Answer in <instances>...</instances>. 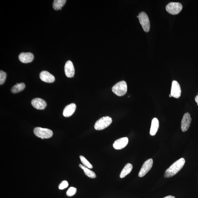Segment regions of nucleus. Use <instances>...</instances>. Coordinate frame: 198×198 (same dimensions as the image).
<instances>
[{
  "label": "nucleus",
  "instance_id": "obj_5",
  "mask_svg": "<svg viewBox=\"0 0 198 198\" xmlns=\"http://www.w3.org/2000/svg\"><path fill=\"white\" fill-rule=\"evenodd\" d=\"M137 17L144 30L145 32H148L150 29V22L147 14L142 12L139 14Z\"/></svg>",
  "mask_w": 198,
  "mask_h": 198
},
{
  "label": "nucleus",
  "instance_id": "obj_27",
  "mask_svg": "<svg viewBox=\"0 0 198 198\" xmlns=\"http://www.w3.org/2000/svg\"><path fill=\"white\" fill-rule=\"evenodd\" d=\"M169 97H171L172 96L171 95V94L169 95Z\"/></svg>",
  "mask_w": 198,
  "mask_h": 198
},
{
  "label": "nucleus",
  "instance_id": "obj_19",
  "mask_svg": "<svg viewBox=\"0 0 198 198\" xmlns=\"http://www.w3.org/2000/svg\"><path fill=\"white\" fill-rule=\"evenodd\" d=\"M26 87V85L24 83H17L12 87L11 92L12 93H17L22 91Z\"/></svg>",
  "mask_w": 198,
  "mask_h": 198
},
{
  "label": "nucleus",
  "instance_id": "obj_14",
  "mask_svg": "<svg viewBox=\"0 0 198 198\" xmlns=\"http://www.w3.org/2000/svg\"><path fill=\"white\" fill-rule=\"evenodd\" d=\"M19 59L23 63L31 62L34 59V56L31 52H22L18 56Z\"/></svg>",
  "mask_w": 198,
  "mask_h": 198
},
{
  "label": "nucleus",
  "instance_id": "obj_20",
  "mask_svg": "<svg viewBox=\"0 0 198 198\" xmlns=\"http://www.w3.org/2000/svg\"><path fill=\"white\" fill-rule=\"evenodd\" d=\"M66 2V0H55L53 3L54 9L56 10L62 9Z\"/></svg>",
  "mask_w": 198,
  "mask_h": 198
},
{
  "label": "nucleus",
  "instance_id": "obj_26",
  "mask_svg": "<svg viewBox=\"0 0 198 198\" xmlns=\"http://www.w3.org/2000/svg\"><path fill=\"white\" fill-rule=\"evenodd\" d=\"M163 198H176L174 196H167L164 197Z\"/></svg>",
  "mask_w": 198,
  "mask_h": 198
},
{
  "label": "nucleus",
  "instance_id": "obj_13",
  "mask_svg": "<svg viewBox=\"0 0 198 198\" xmlns=\"http://www.w3.org/2000/svg\"><path fill=\"white\" fill-rule=\"evenodd\" d=\"M40 78L42 81L46 83H53L55 78L53 75L47 71H43L40 74Z\"/></svg>",
  "mask_w": 198,
  "mask_h": 198
},
{
  "label": "nucleus",
  "instance_id": "obj_1",
  "mask_svg": "<svg viewBox=\"0 0 198 198\" xmlns=\"http://www.w3.org/2000/svg\"><path fill=\"white\" fill-rule=\"evenodd\" d=\"M185 163V159L183 158L174 162L166 171L164 174L165 178L171 177L175 175L184 167Z\"/></svg>",
  "mask_w": 198,
  "mask_h": 198
},
{
  "label": "nucleus",
  "instance_id": "obj_2",
  "mask_svg": "<svg viewBox=\"0 0 198 198\" xmlns=\"http://www.w3.org/2000/svg\"><path fill=\"white\" fill-rule=\"evenodd\" d=\"M112 91L117 96L121 97L125 95L127 91V83L125 81L118 82L113 86Z\"/></svg>",
  "mask_w": 198,
  "mask_h": 198
},
{
  "label": "nucleus",
  "instance_id": "obj_15",
  "mask_svg": "<svg viewBox=\"0 0 198 198\" xmlns=\"http://www.w3.org/2000/svg\"><path fill=\"white\" fill-rule=\"evenodd\" d=\"M76 107V105L74 103L67 105L63 111V115L64 116L67 117L71 116L75 112Z\"/></svg>",
  "mask_w": 198,
  "mask_h": 198
},
{
  "label": "nucleus",
  "instance_id": "obj_7",
  "mask_svg": "<svg viewBox=\"0 0 198 198\" xmlns=\"http://www.w3.org/2000/svg\"><path fill=\"white\" fill-rule=\"evenodd\" d=\"M153 164V160L152 159H149L145 161L139 173L138 176L141 178L144 177L152 168Z\"/></svg>",
  "mask_w": 198,
  "mask_h": 198
},
{
  "label": "nucleus",
  "instance_id": "obj_18",
  "mask_svg": "<svg viewBox=\"0 0 198 198\" xmlns=\"http://www.w3.org/2000/svg\"><path fill=\"white\" fill-rule=\"evenodd\" d=\"M79 166L80 168H81L83 170L85 174L88 177L91 178H95L96 177V174L93 171L90 170L89 168L85 167V166L82 165L81 164H79Z\"/></svg>",
  "mask_w": 198,
  "mask_h": 198
},
{
  "label": "nucleus",
  "instance_id": "obj_9",
  "mask_svg": "<svg viewBox=\"0 0 198 198\" xmlns=\"http://www.w3.org/2000/svg\"><path fill=\"white\" fill-rule=\"evenodd\" d=\"M181 94V86L178 82L173 81L172 82L171 95L176 98L180 97Z\"/></svg>",
  "mask_w": 198,
  "mask_h": 198
},
{
  "label": "nucleus",
  "instance_id": "obj_21",
  "mask_svg": "<svg viewBox=\"0 0 198 198\" xmlns=\"http://www.w3.org/2000/svg\"><path fill=\"white\" fill-rule=\"evenodd\" d=\"M80 158L81 159L82 163L83 164V166H85V167L90 168V169H92L93 168V166L85 158V157H84L83 156H80Z\"/></svg>",
  "mask_w": 198,
  "mask_h": 198
},
{
  "label": "nucleus",
  "instance_id": "obj_11",
  "mask_svg": "<svg viewBox=\"0 0 198 198\" xmlns=\"http://www.w3.org/2000/svg\"><path fill=\"white\" fill-rule=\"evenodd\" d=\"M31 104L34 108L39 110H43L47 106L45 101L40 98L33 99L31 101Z\"/></svg>",
  "mask_w": 198,
  "mask_h": 198
},
{
  "label": "nucleus",
  "instance_id": "obj_24",
  "mask_svg": "<svg viewBox=\"0 0 198 198\" xmlns=\"http://www.w3.org/2000/svg\"><path fill=\"white\" fill-rule=\"evenodd\" d=\"M68 186V183L66 181H63L61 183V184L59 186V189L60 190L64 189L65 188H66Z\"/></svg>",
  "mask_w": 198,
  "mask_h": 198
},
{
  "label": "nucleus",
  "instance_id": "obj_8",
  "mask_svg": "<svg viewBox=\"0 0 198 198\" xmlns=\"http://www.w3.org/2000/svg\"><path fill=\"white\" fill-rule=\"evenodd\" d=\"M191 121V118L190 113H185L181 121V128L183 132H186L189 129Z\"/></svg>",
  "mask_w": 198,
  "mask_h": 198
},
{
  "label": "nucleus",
  "instance_id": "obj_12",
  "mask_svg": "<svg viewBox=\"0 0 198 198\" xmlns=\"http://www.w3.org/2000/svg\"><path fill=\"white\" fill-rule=\"evenodd\" d=\"M128 142L127 137H123L116 140L113 144V147L116 150H121L127 146Z\"/></svg>",
  "mask_w": 198,
  "mask_h": 198
},
{
  "label": "nucleus",
  "instance_id": "obj_10",
  "mask_svg": "<svg viewBox=\"0 0 198 198\" xmlns=\"http://www.w3.org/2000/svg\"><path fill=\"white\" fill-rule=\"evenodd\" d=\"M65 75L69 78L72 77L75 75V70L73 63L71 61H68L65 65Z\"/></svg>",
  "mask_w": 198,
  "mask_h": 198
},
{
  "label": "nucleus",
  "instance_id": "obj_4",
  "mask_svg": "<svg viewBox=\"0 0 198 198\" xmlns=\"http://www.w3.org/2000/svg\"><path fill=\"white\" fill-rule=\"evenodd\" d=\"M33 132L36 136L42 139L50 138L53 135V132L48 128L40 127L35 128Z\"/></svg>",
  "mask_w": 198,
  "mask_h": 198
},
{
  "label": "nucleus",
  "instance_id": "obj_16",
  "mask_svg": "<svg viewBox=\"0 0 198 198\" xmlns=\"http://www.w3.org/2000/svg\"><path fill=\"white\" fill-rule=\"evenodd\" d=\"M159 121L156 118H154L151 121L150 134L151 136H154L156 134L159 128Z\"/></svg>",
  "mask_w": 198,
  "mask_h": 198
},
{
  "label": "nucleus",
  "instance_id": "obj_17",
  "mask_svg": "<svg viewBox=\"0 0 198 198\" xmlns=\"http://www.w3.org/2000/svg\"><path fill=\"white\" fill-rule=\"evenodd\" d=\"M133 166L131 164L128 163L125 166L120 174V178H125L132 171Z\"/></svg>",
  "mask_w": 198,
  "mask_h": 198
},
{
  "label": "nucleus",
  "instance_id": "obj_22",
  "mask_svg": "<svg viewBox=\"0 0 198 198\" xmlns=\"http://www.w3.org/2000/svg\"><path fill=\"white\" fill-rule=\"evenodd\" d=\"M77 189L75 187H70L67 192V195L68 196L71 197L74 195L77 192Z\"/></svg>",
  "mask_w": 198,
  "mask_h": 198
},
{
  "label": "nucleus",
  "instance_id": "obj_23",
  "mask_svg": "<svg viewBox=\"0 0 198 198\" xmlns=\"http://www.w3.org/2000/svg\"><path fill=\"white\" fill-rule=\"evenodd\" d=\"M6 73L2 71H0V85H2L5 82L6 79Z\"/></svg>",
  "mask_w": 198,
  "mask_h": 198
},
{
  "label": "nucleus",
  "instance_id": "obj_25",
  "mask_svg": "<svg viewBox=\"0 0 198 198\" xmlns=\"http://www.w3.org/2000/svg\"><path fill=\"white\" fill-rule=\"evenodd\" d=\"M195 100L196 102L197 103V104L198 106V93L197 94V95L195 97Z\"/></svg>",
  "mask_w": 198,
  "mask_h": 198
},
{
  "label": "nucleus",
  "instance_id": "obj_3",
  "mask_svg": "<svg viewBox=\"0 0 198 198\" xmlns=\"http://www.w3.org/2000/svg\"><path fill=\"white\" fill-rule=\"evenodd\" d=\"M112 119L109 116L101 118L96 122L94 128L97 130H101L108 127L112 123Z\"/></svg>",
  "mask_w": 198,
  "mask_h": 198
},
{
  "label": "nucleus",
  "instance_id": "obj_6",
  "mask_svg": "<svg viewBox=\"0 0 198 198\" xmlns=\"http://www.w3.org/2000/svg\"><path fill=\"white\" fill-rule=\"evenodd\" d=\"M181 4L178 2H170L166 6V10L170 14H177L180 13L182 9Z\"/></svg>",
  "mask_w": 198,
  "mask_h": 198
}]
</instances>
